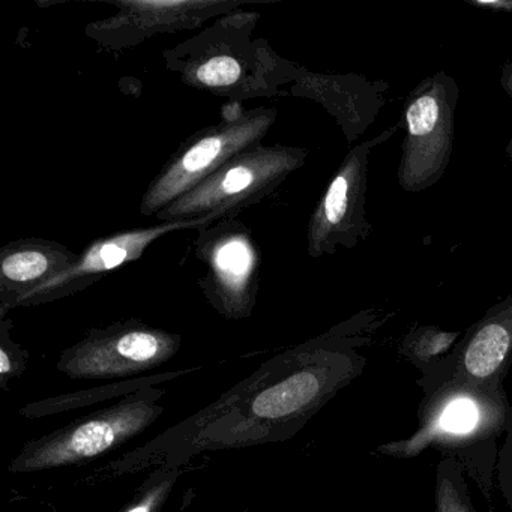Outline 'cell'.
Instances as JSON below:
<instances>
[{"instance_id":"obj_15","label":"cell","mask_w":512,"mask_h":512,"mask_svg":"<svg viewBox=\"0 0 512 512\" xmlns=\"http://www.w3.org/2000/svg\"><path fill=\"white\" fill-rule=\"evenodd\" d=\"M79 253L53 239L25 238L0 248V319H5L17 302L67 271Z\"/></svg>"},{"instance_id":"obj_13","label":"cell","mask_w":512,"mask_h":512,"mask_svg":"<svg viewBox=\"0 0 512 512\" xmlns=\"http://www.w3.org/2000/svg\"><path fill=\"white\" fill-rule=\"evenodd\" d=\"M512 365V295L497 302L463 335L448 358L418 380L424 394L448 380L503 391Z\"/></svg>"},{"instance_id":"obj_22","label":"cell","mask_w":512,"mask_h":512,"mask_svg":"<svg viewBox=\"0 0 512 512\" xmlns=\"http://www.w3.org/2000/svg\"><path fill=\"white\" fill-rule=\"evenodd\" d=\"M500 86H502L505 94L508 95L509 98H512V58L508 59L505 62V65L502 67V74H500ZM506 157L511 158L512 160V137L509 140L508 145L505 148Z\"/></svg>"},{"instance_id":"obj_11","label":"cell","mask_w":512,"mask_h":512,"mask_svg":"<svg viewBox=\"0 0 512 512\" xmlns=\"http://www.w3.org/2000/svg\"><path fill=\"white\" fill-rule=\"evenodd\" d=\"M224 218H236V215L229 212H214L196 220L166 221L155 226L124 230L95 239L79 253V259L67 271L61 272L23 296L17 302V308L49 304L83 292L92 284L103 280L110 272L137 262L145 251L163 236L179 230H199Z\"/></svg>"},{"instance_id":"obj_9","label":"cell","mask_w":512,"mask_h":512,"mask_svg":"<svg viewBox=\"0 0 512 512\" xmlns=\"http://www.w3.org/2000/svg\"><path fill=\"white\" fill-rule=\"evenodd\" d=\"M194 256L205 265L199 287L211 307L227 320L248 319L260 283V251L251 230L238 218L202 227Z\"/></svg>"},{"instance_id":"obj_10","label":"cell","mask_w":512,"mask_h":512,"mask_svg":"<svg viewBox=\"0 0 512 512\" xmlns=\"http://www.w3.org/2000/svg\"><path fill=\"white\" fill-rule=\"evenodd\" d=\"M400 122L350 149L317 202L307 230V253L313 259L332 256L338 248L353 250L371 235L367 217L368 166L376 146L388 142Z\"/></svg>"},{"instance_id":"obj_2","label":"cell","mask_w":512,"mask_h":512,"mask_svg":"<svg viewBox=\"0 0 512 512\" xmlns=\"http://www.w3.org/2000/svg\"><path fill=\"white\" fill-rule=\"evenodd\" d=\"M260 14L236 10L163 53L167 70L184 85L230 101L272 98L292 85L299 65L281 58L265 38H254Z\"/></svg>"},{"instance_id":"obj_7","label":"cell","mask_w":512,"mask_h":512,"mask_svg":"<svg viewBox=\"0 0 512 512\" xmlns=\"http://www.w3.org/2000/svg\"><path fill=\"white\" fill-rule=\"evenodd\" d=\"M458 97L457 82L445 71L431 74L407 95L397 170L398 185L406 193H421L445 175L454 151Z\"/></svg>"},{"instance_id":"obj_20","label":"cell","mask_w":512,"mask_h":512,"mask_svg":"<svg viewBox=\"0 0 512 512\" xmlns=\"http://www.w3.org/2000/svg\"><path fill=\"white\" fill-rule=\"evenodd\" d=\"M13 320L0 319V389L8 391V383L19 379L28 368L29 352L14 340Z\"/></svg>"},{"instance_id":"obj_14","label":"cell","mask_w":512,"mask_h":512,"mask_svg":"<svg viewBox=\"0 0 512 512\" xmlns=\"http://www.w3.org/2000/svg\"><path fill=\"white\" fill-rule=\"evenodd\" d=\"M391 85L385 80H368L362 74L316 73L299 67L289 94L320 104L353 145L376 121L386 104Z\"/></svg>"},{"instance_id":"obj_5","label":"cell","mask_w":512,"mask_h":512,"mask_svg":"<svg viewBox=\"0 0 512 512\" xmlns=\"http://www.w3.org/2000/svg\"><path fill=\"white\" fill-rule=\"evenodd\" d=\"M277 116L272 107L242 110L188 137L146 188L140 214L155 217L236 155L262 145Z\"/></svg>"},{"instance_id":"obj_18","label":"cell","mask_w":512,"mask_h":512,"mask_svg":"<svg viewBox=\"0 0 512 512\" xmlns=\"http://www.w3.org/2000/svg\"><path fill=\"white\" fill-rule=\"evenodd\" d=\"M464 469L454 458H442L436 476V512H476Z\"/></svg>"},{"instance_id":"obj_6","label":"cell","mask_w":512,"mask_h":512,"mask_svg":"<svg viewBox=\"0 0 512 512\" xmlns=\"http://www.w3.org/2000/svg\"><path fill=\"white\" fill-rule=\"evenodd\" d=\"M308 149L260 145L236 155L202 184L158 212L160 223L196 220L214 212L238 217L242 209L262 202L307 161Z\"/></svg>"},{"instance_id":"obj_1","label":"cell","mask_w":512,"mask_h":512,"mask_svg":"<svg viewBox=\"0 0 512 512\" xmlns=\"http://www.w3.org/2000/svg\"><path fill=\"white\" fill-rule=\"evenodd\" d=\"M383 320L365 310L260 365L214 403L92 473L94 479L184 466L203 452L292 439L341 389L361 376L359 353Z\"/></svg>"},{"instance_id":"obj_8","label":"cell","mask_w":512,"mask_h":512,"mask_svg":"<svg viewBox=\"0 0 512 512\" xmlns=\"http://www.w3.org/2000/svg\"><path fill=\"white\" fill-rule=\"evenodd\" d=\"M179 334L139 319L92 328L59 356L58 368L71 379H121L154 370L178 355Z\"/></svg>"},{"instance_id":"obj_21","label":"cell","mask_w":512,"mask_h":512,"mask_svg":"<svg viewBox=\"0 0 512 512\" xmlns=\"http://www.w3.org/2000/svg\"><path fill=\"white\" fill-rule=\"evenodd\" d=\"M506 433H508V436H506L505 445L499 451L496 478L506 502L512 506V409Z\"/></svg>"},{"instance_id":"obj_16","label":"cell","mask_w":512,"mask_h":512,"mask_svg":"<svg viewBox=\"0 0 512 512\" xmlns=\"http://www.w3.org/2000/svg\"><path fill=\"white\" fill-rule=\"evenodd\" d=\"M199 368H187V370L173 371V373H161L157 376L139 377V379L119 380L109 385L98 386V388L86 389V391L70 392V394L58 395V397L46 398V400L35 401L20 409L25 418L38 419L44 416L56 415V413L70 412L80 407L91 406L98 401L112 400V398L127 397L133 392L140 391L149 386H157L158 383L167 380L178 379L185 374L193 373Z\"/></svg>"},{"instance_id":"obj_4","label":"cell","mask_w":512,"mask_h":512,"mask_svg":"<svg viewBox=\"0 0 512 512\" xmlns=\"http://www.w3.org/2000/svg\"><path fill=\"white\" fill-rule=\"evenodd\" d=\"M166 389L149 386L118 403L74 419L70 424L31 440L8 466L10 473H32L79 466L121 448L148 430L161 415Z\"/></svg>"},{"instance_id":"obj_17","label":"cell","mask_w":512,"mask_h":512,"mask_svg":"<svg viewBox=\"0 0 512 512\" xmlns=\"http://www.w3.org/2000/svg\"><path fill=\"white\" fill-rule=\"evenodd\" d=\"M461 335L460 331H443L434 325H415L401 338L398 352L427 376L448 358Z\"/></svg>"},{"instance_id":"obj_19","label":"cell","mask_w":512,"mask_h":512,"mask_svg":"<svg viewBox=\"0 0 512 512\" xmlns=\"http://www.w3.org/2000/svg\"><path fill=\"white\" fill-rule=\"evenodd\" d=\"M184 466L158 467L149 473L133 499L119 512H161Z\"/></svg>"},{"instance_id":"obj_23","label":"cell","mask_w":512,"mask_h":512,"mask_svg":"<svg viewBox=\"0 0 512 512\" xmlns=\"http://www.w3.org/2000/svg\"><path fill=\"white\" fill-rule=\"evenodd\" d=\"M245 512H250V511H245Z\"/></svg>"},{"instance_id":"obj_3","label":"cell","mask_w":512,"mask_h":512,"mask_svg":"<svg viewBox=\"0 0 512 512\" xmlns=\"http://www.w3.org/2000/svg\"><path fill=\"white\" fill-rule=\"evenodd\" d=\"M511 409L505 391L448 380L424 394L418 431L409 439L385 443L377 452L407 460L427 448L437 449L443 458L457 460L490 497L499 461L497 440L508 428Z\"/></svg>"},{"instance_id":"obj_12","label":"cell","mask_w":512,"mask_h":512,"mask_svg":"<svg viewBox=\"0 0 512 512\" xmlns=\"http://www.w3.org/2000/svg\"><path fill=\"white\" fill-rule=\"evenodd\" d=\"M116 8L91 22L86 37L107 50L134 49L149 38L191 31L239 10L250 0H106Z\"/></svg>"}]
</instances>
